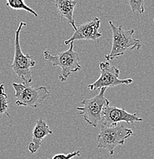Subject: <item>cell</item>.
Returning <instances> with one entry per match:
<instances>
[{
	"label": "cell",
	"instance_id": "1",
	"mask_svg": "<svg viewBox=\"0 0 154 159\" xmlns=\"http://www.w3.org/2000/svg\"><path fill=\"white\" fill-rule=\"evenodd\" d=\"M109 25L113 34V40L110 54L104 56L106 61H110L124 55L127 50L140 49L141 48L140 40L133 37V29L125 30L121 25L115 26L111 21H109Z\"/></svg>",
	"mask_w": 154,
	"mask_h": 159
},
{
	"label": "cell",
	"instance_id": "2",
	"mask_svg": "<svg viewBox=\"0 0 154 159\" xmlns=\"http://www.w3.org/2000/svg\"><path fill=\"white\" fill-rule=\"evenodd\" d=\"M43 54L44 59L51 62L53 67H61L62 71L58 77L61 82L67 80L71 74L79 71L82 67L80 64V56L78 53L74 51L73 43L70 44L68 50L56 55L51 54L47 50H44Z\"/></svg>",
	"mask_w": 154,
	"mask_h": 159
},
{
	"label": "cell",
	"instance_id": "3",
	"mask_svg": "<svg viewBox=\"0 0 154 159\" xmlns=\"http://www.w3.org/2000/svg\"><path fill=\"white\" fill-rule=\"evenodd\" d=\"M132 135H133V131L123 124L101 126L97 136V148L106 149L109 155H112L116 147L123 145L125 141Z\"/></svg>",
	"mask_w": 154,
	"mask_h": 159
},
{
	"label": "cell",
	"instance_id": "4",
	"mask_svg": "<svg viewBox=\"0 0 154 159\" xmlns=\"http://www.w3.org/2000/svg\"><path fill=\"white\" fill-rule=\"evenodd\" d=\"M26 23L21 21L19 27L16 31L15 34V53L14 59L12 64L11 67L15 74L18 76L19 79L23 81V84L29 85L32 81L31 68L35 65V61L33 57L29 54H24L21 51L19 36L23 26H26Z\"/></svg>",
	"mask_w": 154,
	"mask_h": 159
},
{
	"label": "cell",
	"instance_id": "5",
	"mask_svg": "<svg viewBox=\"0 0 154 159\" xmlns=\"http://www.w3.org/2000/svg\"><path fill=\"white\" fill-rule=\"evenodd\" d=\"M106 89L107 88H101L100 92L94 97L84 99L81 102L82 107L76 108L85 122L94 128H96L101 121L104 108L110 104L109 100L104 96Z\"/></svg>",
	"mask_w": 154,
	"mask_h": 159
},
{
	"label": "cell",
	"instance_id": "6",
	"mask_svg": "<svg viewBox=\"0 0 154 159\" xmlns=\"http://www.w3.org/2000/svg\"><path fill=\"white\" fill-rule=\"evenodd\" d=\"M12 87L15 89L16 104L17 106L37 108L49 95V89L45 87H35L23 84L13 83Z\"/></svg>",
	"mask_w": 154,
	"mask_h": 159
},
{
	"label": "cell",
	"instance_id": "7",
	"mask_svg": "<svg viewBox=\"0 0 154 159\" xmlns=\"http://www.w3.org/2000/svg\"><path fill=\"white\" fill-rule=\"evenodd\" d=\"M100 75L99 78L91 84L87 86V88L91 90L101 88L114 87L122 84H129L133 83V79H120V70L114 66L110 65L109 61L101 62L100 64Z\"/></svg>",
	"mask_w": 154,
	"mask_h": 159
},
{
	"label": "cell",
	"instance_id": "8",
	"mask_svg": "<svg viewBox=\"0 0 154 159\" xmlns=\"http://www.w3.org/2000/svg\"><path fill=\"white\" fill-rule=\"evenodd\" d=\"M143 119L137 116V112L130 113L124 109L113 107L110 104L106 106L102 112L101 126H110L124 122L132 124L136 122H142Z\"/></svg>",
	"mask_w": 154,
	"mask_h": 159
},
{
	"label": "cell",
	"instance_id": "9",
	"mask_svg": "<svg viewBox=\"0 0 154 159\" xmlns=\"http://www.w3.org/2000/svg\"><path fill=\"white\" fill-rule=\"evenodd\" d=\"M100 26V20L99 18H94L91 21H87L84 24L76 25L74 34L69 39L64 41V44L68 45L74 41L79 40H92L99 43V39L102 36L101 33L98 31Z\"/></svg>",
	"mask_w": 154,
	"mask_h": 159
},
{
	"label": "cell",
	"instance_id": "10",
	"mask_svg": "<svg viewBox=\"0 0 154 159\" xmlns=\"http://www.w3.org/2000/svg\"><path fill=\"white\" fill-rule=\"evenodd\" d=\"M52 131L49 128L43 119H39L35 121V125L32 130V140L29 145V151L31 154H34L40 148L41 142L48 135L52 134Z\"/></svg>",
	"mask_w": 154,
	"mask_h": 159
},
{
	"label": "cell",
	"instance_id": "11",
	"mask_svg": "<svg viewBox=\"0 0 154 159\" xmlns=\"http://www.w3.org/2000/svg\"><path fill=\"white\" fill-rule=\"evenodd\" d=\"M57 8L58 11L61 15V18L67 19L68 22L76 29V25L74 20V9L77 2L76 0H53Z\"/></svg>",
	"mask_w": 154,
	"mask_h": 159
},
{
	"label": "cell",
	"instance_id": "12",
	"mask_svg": "<svg viewBox=\"0 0 154 159\" xmlns=\"http://www.w3.org/2000/svg\"><path fill=\"white\" fill-rule=\"evenodd\" d=\"M6 6L14 10H24L27 12L31 13L35 17H38V14L35 10L29 7L24 0H6Z\"/></svg>",
	"mask_w": 154,
	"mask_h": 159
},
{
	"label": "cell",
	"instance_id": "13",
	"mask_svg": "<svg viewBox=\"0 0 154 159\" xmlns=\"http://www.w3.org/2000/svg\"><path fill=\"white\" fill-rule=\"evenodd\" d=\"M8 95L5 92V87L3 84L0 85V115L6 114L8 116H10L8 113L9 102L7 101Z\"/></svg>",
	"mask_w": 154,
	"mask_h": 159
},
{
	"label": "cell",
	"instance_id": "14",
	"mask_svg": "<svg viewBox=\"0 0 154 159\" xmlns=\"http://www.w3.org/2000/svg\"><path fill=\"white\" fill-rule=\"evenodd\" d=\"M125 2L130 6L133 12H138L140 14H143L144 0H125Z\"/></svg>",
	"mask_w": 154,
	"mask_h": 159
},
{
	"label": "cell",
	"instance_id": "15",
	"mask_svg": "<svg viewBox=\"0 0 154 159\" xmlns=\"http://www.w3.org/2000/svg\"><path fill=\"white\" fill-rule=\"evenodd\" d=\"M80 151H76V152L67 154V155H65V154H57V155H54V156L51 159H72V158H74V157L80 156Z\"/></svg>",
	"mask_w": 154,
	"mask_h": 159
},
{
	"label": "cell",
	"instance_id": "16",
	"mask_svg": "<svg viewBox=\"0 0 154 159\" xmlns=\"http://www.w3.org/2000/svg\"><path fill=\"white\" fill-rule=\"evenodd\" d=\"M153 21H154V19H153Z\"/></svg>",
	"mask_w": 154,
	"mask_h": 159
}]
</instances>
